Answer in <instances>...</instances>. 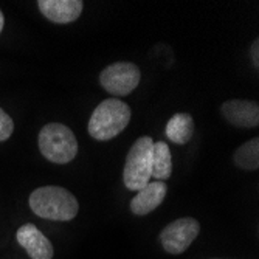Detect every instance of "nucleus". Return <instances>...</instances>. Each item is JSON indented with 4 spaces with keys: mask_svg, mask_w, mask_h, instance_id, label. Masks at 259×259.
<instances>
[{
    "mask_svg": "<svg viewBox=\"0 0 259 259\" xmlns=\"http://www.w3.org/2000/svg\"><path fill=\"white\" fill-rule=\"evenodd\" d=\"M141 79L140 68L132 62H115L107 65L101 75V87L112 97H126L132 93Z\"/></svg>",
    "mask_w": 259,
    "mask_h": 259,
    "instance_id": "5",
    "label": "nucleus"
},
{
    "mask_svg": "<svg viewBox=\"0 0 259 259\" xmlns=\"http://www.w3.org/2000/svg\"><path fill=\"white\" fill-rule=\"evenodd\" d=\"M233 161L244 171H256L259 168V140L251 138L233 154Z\"/></svg>",
    "mask_w": 259,
    "mask_h": 259,
    "instance_id": "13",
    "label": "nucleus"
},
{
    "mask_svg": "<svg viewBox=\"0 0 259 259\" xmlns=\"http://www.w3.org/2000/svg\"><path fill=\"white\" fill-rule=\"evenodd\" d=\"M40 154L52 163H70L78 154V141L73 131L61 123L45 124L37 137Z\"/></svg>",
    "mask_w": 259,
    "mask_h": 259,
    "instance_id": "3",
    "label": "nucleus"
},
{
    "mask_svg": "<svg viewBox=\"0 0 259 259\" xmlns=\"http://www.w3.org/2000/svg\"><path fill=\"white\" fill-rule=\"evenodd\" d=\"M17 242L27 250L31 259H52L55 251L52 242L34 224H25L17 230Z\"/></svg>",
    "mask_w": 259,
    "mask_h": 259,
    "instance_id": "8",
    "label": "nucleus"
},
{
    "mask_svg": "<svg viewBox=\"0 0 259 259\" xmlns=\"http://www.w3.org/2000/svg\"><path fill=\"white\" fill-rule=\"evenodd\" d=\"M168 193V186L164 182H149L146 186L137 191L135 197L131 200V211L135 216H146L155 208H158Z\"/></svg>",
    "mask_w": 259,
    "mask_h": 259,
    "instance_id": "9",
    "label": "nucleus"
},
{
    "mask_svg": "<svg viewBox=\"0 0 259 259\" xmlns=\"http://www.w3.org/2000/svg\"><path fill=\"white\" fill-rule=\"evenodd\" d=\"M13 131H14V123L11 120V116L0 107V141L8 140Z\"/></svg>",
    "mask_w": 259,
    "mask_h": 259,
    "instance_id": "14",
    "label": "nucleus"
},
{
    "mask_svg": "<svg viewBox=\"0 0 259 259\" xmlns=\"http://www.w3.org/2000/svg\"><path fill=\"white\" fill-rule=\"evenodd\" d=\"M152 145L154 140L145 135L140 137L129 149L123 169V182L127 190L140 191L141 188L151 182Z\"/></svg>",
    "mask_w": 259,
    "mask_h": 259,
    "instance_id": "4",
    "label": "nucleus"
},
{
    "mask_svg": "<svg viewBox=\"0 0 259 259\" xmlns=\"http://www.w3.org/2000/svg\"><path fill=\"white\" fill-rule=\"evenodd\" d=\"M200 224L194 218H180L166 225L160 233L163 250L171 254H182L199 236Z\"/></svg>",
    "mask_w": 259,
    "mask_h": 259,
    "instance_id": "6",
    "label": "nucleus"
},
{
    "mask_svg": "<svg viewBox=\"0 0 259 259\" xmlns=\"http://www.w3.org/2000/svg\"><path fill=\"white\" fill-rule=\"evenodd\" d=\"M131 121V107L121 100L101 101L89 120V134L98 141H109L121 134Z\"/></svg>",
    "mask_w": 259,
    "mask_h": 259,
    "instance_id": "2",
    "label": "nucleus"
},
{
    "mask_svg": "<svg viewBox=\"0 0 259 259\" xmlns=\"http://www.w3.org/2000/svg\"><path fill=\"white\" fill-rule=\"evenodd\" d=\"M172 174L171 149L164 141H154L152 145V174L157 182H164Z\"/></svg>",
    "mask_w": 259,
    "mask_h": 259,
    "instance_id": "12",
    "label": "nucleus"
},
{
    "mask_svg": "<svg viewBox=\"0 0 259 259\" xmlns=\"http://www.w3.org/2000/svg\"><path fill=\"white\" fill-rule=\"evenodd\" d=\"M224 118L238 127H256L259 124V104L248 100H228L221 107Z\"/></svg>",
    "mask_w": 259,
    "mask_h": 259,
    "instance_id": "7",
    "label": "nucleus"
},
{
    "mask_svg": "<svg viewBox=\"0 0 259 259\" xmlns=\"http://www.w3.org/2000/svg\"><path fill=\"white\" fill-rule=\"evenodd\" d=\"M166 137L177 145H186L194 135V120L190 113H176L166 123Z\"/></svg>",
    "mask_w": 259,
    "mask_h": 259,
    "instance_id": "11",
    "label": "nucleus"
},
{
    "mask_svg": "<svg viewBox=\"0 0 259 259\" xmlns=\"http://www.w3.org/2000/svg\"><path fill=\"white\" fill-rule=\"evenodd\" d=\"M39 11L53 23H70L82 13V0H39Z\"/></svg>",
    "mask_w": 259,
    "mask_h": 259,
    "instance_id": "10",
    "label": "nucleus"
},
{
    "mask_svg": "<svg viewBox=\"0 0 259 259\" xmlns=\"http://www.w3.org/2000/svg\"><path fill=\"white\" fill-rule=\"evenodd\" d=\"M4 25H5V17H4L2 11H0V33H2V30H4Z\"/></svg>",
    "mask_w": 259,
    "mask_h": 259,
    "instance_id": "16",
    "label": "nucleus"
},
{
    "mask_svg": "<svg viewBox=\"0 0 259 259\" xmlns=\"http://www.w3.org/2000/svg\"><path fill=\"white\" fill-rule=\"evenodd\" d=\"M250 56L253 61V65L257 68L259 67V39H254V42L250 47Z\"/></svg>",
    "mask_w": 259,
    "mask_h": 259,
    "instance_id": "15",
    "label": "nucleus"
},
{
    "mask_svg": "<svg viewBox=\"0 0 259 259\" xmlns=\"http://www.w3.org/2000/svg\"><path fill=\"white\" fill-rule=\"evenodd\" d=\"M28 202L36 216L49 221H72L79 211L76 197L61 186L37 188L30 194Z\"/></svg>",
    "mask_w": 259,
    "mask_h": 259,
    "instance_id": "1",
    "label": "nucleus"
}]
</instances>
